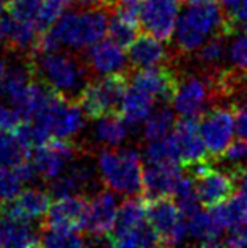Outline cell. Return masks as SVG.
Returning a JSON list of instances; mask_svg holds the SVG:
<instances>
[{
	"instance_id": "obj_1",
	"label": "cell",
	"mask_w": 247,
	"mask_h": 248,
	"mask_svg": "<svg viewBox=\"0 0 247 248\" xmlns=\"http://www.w3.org/2000/svg\"><path fill=\"white\" fill-rule=\"evenodd\" d=\"M217 33L229 36L235 33L222 8L216 2L192 5V8L186 10L177 21L173 31L175 54L177 57L192 55L201 44Z\"/></svg>"
},
{
	"instance_id": "obj_2",
	"label": "cell",
	"mask_w": 247,
	"mask_h": 248,
	"mask_svg": "<svg viewBox=\"0 0 247 248\" xmlns=\"http://www.w3.org/2000/svg\"><path fill=\"white\" fill-rule=\"evenodd\" d=\"M35 77L62 96L76 99L90 80V69L83 58L66 52L30 55Z\"/></svg>"
},
{
	"instance_id": "obj_3",
	"label": "cell",
	"mask_w": 247,
	"mask_h": 248,
	"mask_svg": "<svg viewBox=\"0 0 247 248\" xmlns=\"http://www.w3.org/2000/svg\"><path fill=\"white\" fill-rule=\"evenodd\" d=\"M107 10L82 8L79 11L62 13L49 30L62 46L79 50L101 41L107 33Z\"/></svg>"
},
{
	"instance_id": "obj_4",
	"label": "cell",
	"mask_w": 247,
	"mask_h": 248,
	"mask_svg": "<svg viewBox=\"0 0 247 248\" xmlns=\"http://www.w3.org/2000/svg\"><path fill=\"white\" fill-rule=\"evenodd\" d=\"M98 170L109 190L126 197L142 195V164L132 149H102L98 155Z\"/></svg>"
},
{
	"instance_id": "obj_5",
	"label": "cell",
	"mask_w": 247,
	"mask_h": 248,
	"mask_svg": "<svg viewBox=\"0 0 247 248\" xmlns=\"http://www.w3.org/2000/svg\"><path fill=\"white\" fill-rule=\"evenodd\" d=\"M128 90V71L104 74L96 80H88L77 96V102L90 120L106 115H118L123 97Z\"/></svg>"
},
{
	"instance_id": "obj_6",
	"label": "cell",
	"mask_w": 247,
	"mask_h": 248,
	"mask_svg": "<svg viewBox=\"0 0 247 248\" xmlns=\"http://www.w3.org/2000/svg\"><path fill=\"white\" fill-rule=\"evenodd\" d=\"M145 215L149 226L161 239V245H178L187 237L184 215L172 195L145 198Z\"/></svg>"
},
{
	"instance_id": "obj_7",
	"label": "cell",
	"mask_w": 247,
	"mask_h": 248,
	"mask_svg": "<svg viewBox=\"0 0 247 248\" xmlns=\"http://www.w3.org/2000/svg\"><path fill=\"white\" fill-rule=\"evenodd\" d=\"M200 135L211 159H217L235 132V106L214 107L198 118Z\"/></svg>"
},
{
	"instance_id": "obj_8",
	"label": "cell",
	"mask_w": 247,
	"mask_h": 248,
	"mask_svg": "<svg viewBox=\"0 0 247 248\" xmlns=\"http://www.w3.org/2000/svg\"><path fill=\"white\" fill-rule=\"evenodd\" d=\"M81 148L69 139H50L43 145L33 148L32 153V164L36 173L44 181H52L57 178L68 164L77 159Z\"/></svg>"
},
{
	"instance_id": "obj_9",
	"label": "cell",
	"mask_w": 247,
	"mask_h": 248,
	"mask_svg": "<svg viewBox=\"0 0 247 248\" xmlns=\"http://www.w3.org/2000/svg\"><path fill=\"white\" fill-rule=\"evenodd\" d=\"M181 0H144L139 24L147 33L170 43L180 17Z\"/></svg>"
},
{
	"instance_id": "obj_10",
	"label": "cell",
	"mask_w": 247,
	"mask_h": 248,
	"mask_svg": "<svg viewBox=\"0 0 247 248\" xmlns=\"http://www.w3.org/2000/svg\"><path fill=\"white\" fill-rule=\"evenodd\" d=\"M88 209V198L82 193L68 195L57 198L55 203H50L48 214L44 215L40 228L48 230H85V218Z\"/></svg>"
},
{
	"instance_id": "obj_11",
	"label": "cell",
	"mask_w": 247,
	"mask_h": 248,
	"mask_svg": "<svg viewBox=\"0 0 247 248\" xmlns=\"http://www.w3.org/2000/svg\"><path fill=\"white\" fill-rule=\"evenodd\" d=\"M211 97H214V91L208 76L203 73L198 76L189 74L183 80H178L172 102L180 116H200Z\"/></svg>"
},
{
	"instance_id": "obj_12",
	"label": "cell",
	"mask_w": 247,
	"mask_h": 248,
	"mask_svg": "<svg viewBox=\"0 0 247 248\" xmlns=\"http://www.w3.org/2000/svg\"><path fill=\"white\" fill-rule=\"evenodd\" d=\"M180 77L177 71L172 69L170 64H161V66L137 69L132 76L131 85L145 91L151 96L154 102L172 104L175 93H177Z\"/></svg>"
},
{
	"instance_id": "obj_13",
	"label": "cell",
	"mask_w": 247,
	"mask_h": 248,
	"mask_svg": "<svg viewBox=\"0 0 247 248\" xmlns=\"http://www.w3.org/2000/svg\"><path fill=\"white\" fill-rule=\"evenodd\" d=\"M198 118L200 116H181L178 121H175L173 134L178 143L180 167L183 170L200 162L213 160L200 135Z\"/></svg>"
},
{
	"instance_id": "obj_14",
	"label": "cell",
	"mask_w": 247,
	"mask_h": 248,
	"mask_svg": "<svg viewBox=\"0 0 247 248\" xmlns=\"http://www.w3.org/2000/svg\"><path fill=\"white\" fill-rule=\"evenodd\" d=\"M50 195L41 188L32 187L19 192L11 201L3 203L0 214L6 220H17V221H32L43 220L48 214L50 206Z\"/></svg>"
},
{
	"instance_id": "obj_15",
	"label": "cell",
	"mask_w": 247,
	"mask_h": 248,
	"mask_svg": "<svg viewBox=\"0 0 247 248\" xmlns=\"http://www.w3.org/2000/svg\"><path fill=\"white\" fill-rule=\"evenodd\" d=\"M116 212H118V203L112 190L107 188L96 193L92 201H88L85 218V230L90 237L106 239L115 225Z\"/></svg>"
},
{
	"instance_id": "obj_16",
	"label": "cell",
	"mask_w": 247,
	"mask_h": 248,
	"mask_svg": "<svg viewBox=\"0 0 247 248\" xmlns=\"http://www.w3.org/2000/svg\"><path fill=\"white\" fill-rule=\"evenodd\" d=\"M181 167L175 162L147 164L142 168V197L154 198L173 195L181 176Z\"/></svg>"
},
{
	"instance_id": "obj_17",
	"label": "cell",
	"mask_w": 247,
	"mask_h": 248,
	"mask_svg": "<svg viewBox=\"0 0 247 248\" xmlns=\"http://www.w3.org/2000/svg\"><path fill=\"white\" fill-rule=\"evenodd\" d=\"M90 73L96 74H112V73H125L128 68V60L125 55V49L120 47L114 41H98L88 46L83 55Z\"/></svg>"
},
{
	"instance_id": "obj_18",
	"label": "cell",
	"mask_w": 247,
	"mask_h": 248,
	"mask_svg": "<svg viewBox=\"0 0 247 248\" xmlns=\"http://www.w3.org/2000/svg\"><path fill=\"white\" fill-rule=\"evenodd\" d=\"M129 64L134 69H144L161 66V64H170V52L162 44L161 40L149 33H142L135 36V40L128 46Z\"/></svg>"
},
{
	"instance_id": "obj_19",
	"label": "cell",
	"mask_w": 247,
	"mask_h": 248,
	"mask_svg": "<svg viewBox=\"0 0 247 248\" xmlns=\"http://www.w3.org/2000/svg\"><path fill=\"white\" fill-rule=\"evenodd\" d=\"M0 21H2V27H3V36H5L3 41L6 49L21 57L32 55L41 31L33 24L19 21V19L11 17L10 15L0 17Z\"/></svg>"
},
{
	"instance_id": "obj_20",
	"label": "cell",
	"mask_w": 247,
	"mask_h": 248,
	"mask_svg": "<svg viewBox=\"0 0 247 248\" xmlns=\"http://www.w3.org/2000/svg\"><path fill=\"white\" fill-rule=\"evenodd\" d=\"M211 217L220 230H231L247 225V197L244 193H233L224 203L211 207Z\"/></svg>"
},
{
	"instance_id": "obj_21",
	"label": "cell",
	"mask_w": 247,
	"mask_h": 248,
	"mask_svg": "<svg viewBox=\"0 0 247 248\" xmlns=\"http://www.w3.org/2000/svg\"><path fill=\"white\" fill-rule=\"evenodd\" d=\"M154 104L156 102L151 96H148L145 91L131 85L126 90L125 97H123L120 115L126 121L128 126H139L153 112Z\"/></svg>"
},
{
	"instance_id": "obj_22",
	"label": "cell",
	"mask_w": 247,
	"mask_h": 248,
	"mask_svg": "<svg viewBox=\"0 0 247 248\" xmlns=\"http://www.w3.org/2000/svg\"><path fill=\"white\" fill-rule=\"evenodd\" d=\"M187 237L197 240L203 247H219L222 245V230L214 223L210 212L197 211L187 217Z\"/></svg>"
},
{
	"instance_id": "obj_23",
	"label": "cell",
	"mask_w": 247,
	"mask_h": 248,
	"mask_svg": "<svg viewBox=\"0 0 247 248\" xmlns=\"http://www.w3.org/2000/svg\"><path fill=\"white\" fill-rule=\"evenodd\" d=\"M147 221V215H145V203H144V197H128L123 204L118 207V212H116V218H115V225L112 228V231L107 234V237H115L120 236V234H125L128 231L134 230V228L140 226L142 223Z\"/></svg>"
},
{
	"instance_id": "obj_24",
	"label": "cell",
	"mask_w": 247,
	"mask_h": 248,
	"mask_svg": "<svg viewBox=\"0 0 247 248\" xmlns=\"http://www.w3.org/2000/svg\"><path fill=\"white\" fill-rule=\"evenodd\" d=\"M229 38H230L229 35L217 33L211 36L208 41H205L196 52H194L196 62L200 66L201 73L211 74V73H216V71L222 69V63L225 60V54H227V40H229Z\"/></svg>"
},
{
	"instance_id": "obj_25",
	"label": "cell",
	"mask_w": 247,
	"mask_h": 248,
	"mask_svg": "<svg viewBox=\"0 0 247 248\" xmlns=\"http://www.w3.org/2000/svg\"><path fill=\"white\" fill-rule=\"evenodd\" d=\"M2 247H40L41 245V231L32 226L29 221L6 220L2 225Z\"/></svg>"
},
{
	"instance_id": "obj_26",
	"label": "cell",
	"mask_w": 247,
	"mask_h": 248,
	"mask_svg": "<svg viewBox=\"0 0 247 248\" xmlns=\"http://www.w3.org/2000/svg\"><path fill=\"white\" fill-rule=\"evenodd\" d=\"M95 140L101 143L106 148H116L120 146L128 137V124L118 115H106L96 120L93 127Z\"/></svg>"
},
{
	"instance_id": "obj_27",
	"label": "cell",
	"mask_w": 247,
	"mask_h": 248,
	"mask_svg": "<svg viewBox=\"0 0 247 248\" xmlns=\"http://www.w3.org/2000/svg\"><path fill=\"white\" fill-rule=\"evenodd\" d=\"M175 113L170 108V104H161V108H158L156 112H151L148 115V118L144 121V139L147 141H153L165 137L168 132H172V129L175 126Z\"/></svg>"
},
{
	"instance_id": "obj_28",
	"label": "cell",
	"mask_w": 247,
	"mask_h": 248,
	"mask_svg": "<svg viewBox=\"0 0 247 248\" xmlns=\"http://www.w3.org/2000/svg\"><path fill=\"white\" fill-rule=\"evenodd\" d=\"M144 159L147 164H159V162H175L180 164L178 143L173 132H168L165 137L153 141H148L144 149Z\"/></svg>"
},
{
	"instance_id": "obj_29",
	"label": "cell",
	"mask_w": 247,
	"mask_h": 248,
	"mask_svg": "<svg viewBox=\"0 0 247 248\" xmlns=\"http://www.w3.org/2000/svg\"><path fill=\"white\" fill-rule=\"evenodd\" d=\"M106 242L112 247H156L161 245V239L148 221H145L125 234L106 239Z\"/></svg>"
},
{
	"instance_id": "obj_30",
	"label": "cell",
	"mask_w": 247,
	"mask_h": 248,
	"mask_svg": "<svg viewBox=\"0 0 247 248\" xmlns=\"http://www.w3.org/2000/svg\"><path fill=\"white\" fill-rule=\"evenodd\" d=\"M172 197L175 198V201H177L180 211L184 217H189V215L196 214L198 211L200 201L197 197L196 182H194L192 176L187 174L186 171H184V174L181 173L178 184L175 187V192Z\"/></svg>"
},
{
	"instance_id": "obj_31",
	"label": "cell",
	"mask_w": 247,
	"mask_h": 248,
	"mask_svg": "<svg viewBox=\"0 0 247 248\" xmlns=\"http://www.w3.org/2000/svg\"><path fill=\"white\" fill-rule=\"evenodd\" d=\"M29 155L30 151L17 140L15 134L0 130V167L11 168Z\"/></svg>"
},
{
	"instance_id": "obj_32",
	"label": "cell",
	"mask_w": 247,
	"mask_h": 248,
	"mask_svg": "<svg viewBox=\"0 0 247 248\" xmlns=\"http://www.w3.org/2000/svg\"><path fill=\"white\" fill-rule=\"evenodd\" d=\"M137 31H139L137 24L128 21V19L115 15V13H114V16L109 19V24H107L109 40L114 41L115 44H118L123 49H128V46L135 40Z\"/></svg>"
},
{
	"instance_id": "obj_33",
	"label": "cell",
	"mask_w": 247,
	"mask_h": 248,
	"mask_svg": "<svg viewBox=\"0 0 247 248\" xmlns=\"http://www.w3.org/2000/svg\"><path fill=\"white\" fill-rule=\"evenodd\" d=\"M229 46V62L233 71L241 79L247 80V31H235Z\"/></svg>"
},
{
	"instance_id": "obj_34",
	"label": "cell",
	"mask_w": 247,
	"mask_h": 248,
	"mask_svg": "<svg viewBox=\"0 0 247 248\" xmlns=\"http://www.w3.org/2000/svg\"><path fill=\"white\" fill-rule=\"evenodd\" d=\"M41 231V245L44 247H82L87 242L79 234V231L73 230H48V228H40Z\"/></svg>"
},
{
	"instance_id": "obj_35",
	"label": "cell",
	"mask_w": 247,
	"mask_h": 248,
	"mask_svg": "<svg viewBox=\"0 0 247 248\" xmlns=\"http://www.w3.org/2000/svg\"><path fill=\"white\" fill-rule=\"evenodd\" d=\"M21 184L19 178L15 171L6 167H0V201L6 203L11 201L16 195L21 192Z\"/></svg>"
},
{
	"instance_id": "obj_36",
	"label": "cell",
	"mask_w": 247,
	"mask_h": 248,
	"mask_svg": "<svg viewBox=\"0 0 247 248\" xmlns=\"http://www.w3.org/2000/svg\"><path fill=\"white\" fill-rule=\"evenodd\" d=\"M142 5H144V0H115L112 10L115 15L128 19V21L137 24L140 27L139 16H140Z\"/></svg>"
},
{
	"instance_id": "obj_37",
	"label": "cell",
	"mask_w": 247,
	"mask_h": 248,
	"mask_svg": "<svg viewBox=\"0 0 247 248\" xmlns=\"http://www.w3.org/2000/svg\"><path fill=\"white\" fill-rule=\"evenodd\" d=\"M11 170L15 171V174L17 176L19 181H21L22 184L35 182L36 178H38V173H36L33 164H32V160H29L27 157L19 162V164H16L15 167H11Z\"/></svg>"
},
{
	"instance_id": "obj_38",
	"label": "cell",
	"mask_w": 247,
	"mask_h": 248,
	"mask_svg": "<svg viewBox=\"0 0 247 248\" xmlns=\"http://www.w3.org/2000/svg\"><path fill=\"white\" fill-rule=\"evenodd\" d=\"M222 245L247 247V225L231 228L229 236H225V239H222Z\"/></svg>"
},
{
	"instance_id": "obj_39",
	"label": "cell",
	"mask_w": 247,
	"mask_h": 248,
	"mask_svg": "<svg viewBox=\"0 0 247 248\" xmlns=\"http://www.w3.org/2000/svg\"><path fill=\"white\" fill-rule=\"evenodd\" d=\"M79 8H99V10H112L115 0H71Z\"/></svg>"
},
{
	"instance_id": "obj_40",
	"label": "cell",
	"mask_w": 247,
	"mask_h": 248,
	"mask_svg": "<svg viewBox=\"0 0 247 248\" xmlns=\"http://www.w3.org/2000/svg\"><path fill=\"white\" fill-rule=\"evenodd\" d=\"M231 171L236 178V184L239 187V190L247 197V167L235 168V170H231Z\"/></svg>"
},
{
	"instance_id": "obj_41",
	"label": "cell",
	"mask_w": 247,
	"mask_h": 248,
	"mask_svg": "<svg viewBox=\"0 0 247 248\" xmlns=\"http://www.w3.org/2000/svg\"><path fill=\"white\" fill-rule=\"evenodd\" d=\"M241 2H243V0H220V3H222V10H225L224 13L233 11Z\"/></svg>"
},
{
	"instance_id": "obj_42",
	"label": "cell",
	"mask_w": 247,
	"mask_h": 248,
	"mask_svg": "<svg viewBox=\"0 0 247 248\" xmlns=\"http://www.w3.org/2000/svg\"><path fill=\"white\" fill-rule=\"evenodd\" d=\"M213 2H216V0H181V3H187V5H205Z\"/></svg>"
},
{
	"instance_id": "obj_43",
	"label": "cell",
	"mask_w": 247,
	"mask_h": 248,
	"mask_svg": "<svg viewBox=\"0 0 247 248\" xmlns=\"http://www.w3.org/2000/svg\"><path fill=\"white\" fill-rule=\"evenodd\" d=\"M5 71H6V63L0 58V87H2L3 77H5Z\"/></svg>"
},
{
	"instance_id": "obj_44",
	"label": "cell",
	"mask_w": 247,
	"mask_h": 248,
	"mask_svg": "<svg viewBox=\"0 0 247 248\" xmlns=\"http://www.w3.org/2000/svg\"><path fill=\"white\" fill-rule=\"evenodd\" d=\"M46 2H50V3H57V5H62V6H65V8H66V6L71 3V0H46Z\"/></svg>"
},
{
	"instance_id": "obj_45",
	"label": "cell",
	"mask_w": 247,
	"mask_h": 248,
	"mask_svg": "<svg viewBox=\"0 0 247 248\" xmlns=\"http://www.w3.org/2000/svg\"><path fill=\"white\" fill-rule=\"evenodd\" d=\"M0 17H2V16H0ZM3 27H2V21H0V44H2L3 43Z\"/></svg>"
},
{
	"instance_id": "obj_46",
	"label": "cell",
	"mask_w": 247,
	"mask_h": 248,
	"mask_svg": "<svg viewBox=\"0 0 247 248\" xmlns=\"http://www.w3.org/2000/svg\"><path fill=\"white\" fill-rule=\"evenodd\" d=\"M0 2L3 3V6H6V5H10L11 2H15V0H0Z\"/></svg>"
},
{
	"instance_id": "obj_47",
	"label": "cell",
	"mask_w": 247,
	"mask_h": 248,
	"mask_svg": "<svg viewBox=\"0 0 247 248\" xmlns=\"http://www.w3.org/2000/svg\"><path fill=\"white\" fill-rule=\"evenodd\" d=\"M0 239H2V223H0Z\"/></svg>"
},
{
	"instance_id": "obj_48",
	"label": "cell",
	"mask_w": 247,
	"mask_h": 248,
	"mask_svg": "<svg viewBox=\"0 0 247 248\" xmlns=\"http://www.w3.org/2000/svg\"><path fill=\"white\" fill-rule=\"evenodd\" d=\"M2 206H3V203H2V201H0V209H2Z\"/></svg>"
},
{
	"instance_id": "obj_49",
	"label": "cell",
	"mask_w": 247,
	"mask_h": 248,
	"mask_svg": "<svg viewBox=\"0 0 247 248\" xmlns=\"http://www.w3.org/2000/svg\"><path fill=\"white\" fill-rule=\"evenodd\" d=\"M0 16H2V8H0Z\"/></svg>"
}]
</instances>
